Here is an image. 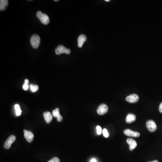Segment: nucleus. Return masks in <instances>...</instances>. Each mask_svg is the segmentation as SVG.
<instances>
[{
  "instance_id": "nucleus-23",
  "label": "nucleus",
  "mask_w": 162,
  "mask_h": 162,
  "mask_svg": "<svg viewBox=\"0 0 162 162\" xmlns=\"http://www.w3.org/2000/svg\"><path fill=\"white\" fill-rule=\"evenodd\" d=\"M159 111L160 112V113L162 114V102L160 104L159 107Z\"/></svg>"
},
{
  "instance_id": "nucleus-21",
  "label": "nucleus",
  "mask_w": 162,
  "mask_h": 162,
  "mask_svg": "<svg viewBox=\"0 0 162 162\" xmlns=\"http://www.w3.org/2000/svg\"><path fill=\"white\" fill-rule=\"evenodd\" d=\"M23 89L24 91H27L29 88V85L28 84L24 83L23 86Z\"/></svg>"
},
{
  "instance_id": "nucleus-24",
  "label": "nucleus",
  "mask_w": 162,
  "mask_h": 162,
  "mask_svg": "<svg viewBox=\"0 0 162 162\" xmlns=\"http://www.w3.org/2000/svg\"><path fill=\"white\" fill-rule=\"evenodd\" d=\"M28 83H29V81L28 80L26 79L24 80V83L28 84Z\"/></svg>"
},
{
  "instance_id": "nucleus-13",
  "label": "nucleus",
  "mask_w": 162,
  "mask_h": 162,
  "mask_svg": "<svg viewBox=\"0 0 162 162\" xmlns=\"http://www.w3.org/2000/svg\"><path fill=\"white\" fill-rule=\"evenodd\" d=\"M87 40V37L84 35H81L78 38V46L79 48H82L83 45L84 43L86 42Z\"/></svg>"
},
{
  "instance_id": "nucleus-28",
  "label": "nucleus",
  "mask_w": 162,
  "mask_h": 162,
  "mask_svg": "<svg viewBox=\"0 0 162 162\" xmlns=\"http://www.w3.org/2000/svg\"><path fill=\"white\" fill-rule=\"evenodd\" d=\"M58 1V0H55V1Z\"/></svg>"
},
{
  "instance_id": "nucleus-27",
  "label": "nucleus",
  "mask_w": 162,
  "mask_h": 162,
  "mask_svg": "<svg viewBox=\"0 0 162 162\" xmlns=\"http://www.w3.org/2000/svg\"><path fill=\"white\" fill-rule=\"evenodd\" d=\"M105 1H107V2H110V0H105Z\"/></svg>"
},
{
  "instance_id": "nucleus-12",
  "label": "nucleus",
  "mask_w": 162,
  "mask_h": 162,
  "mask_svg": "<svg viewBox=\"0 0 162 162\" xmlns=\"http://www.w3.org/2000/svg\"><path fill=\"white\" fill-rule=\"evenodd\" d=\"M136 120V116L135 114H128L126 118V122L128 124H130L132 122L135 121Z\"/></svg>"
},
{
  "instance_id": "nucleus-25",
  "label": "nucleus",
  "mask_w": 162,
  "mask_h": 162,
  "mask_svg": "<svg viewBox=\"0 0 162 162\" xmlns=\"http://www.w3.org/2000/svg\"><path fill=\"white\" fill-rule=\"evenodd\" d=\"M91 162H97V160L95 159H91Z\"/></svg>"
},
{
  "instance_id": "nucleus-14",
  "label": "nucleus",
  "mask_w": 162,
  "mask_h": 162,
  "mask_svg": "<svg viewBox=\"0 0 162 162\" xmlns=\"http://www.w3.org/2000/svg\"><path fill=\"white\" fill-rule=\"evenodd\" d=\"M8 4V1L7 0H1L0 1V10L4 11L6 9Z\"/></svg>"
},
{
  "instance_id": "nucleus-20",
  "label": "nucleus",
  "mask_w": 162,
  "mask_h": 162,
  "mask_svg": "<svg viewBox=\"0 0 162 162\" xmlns=\"http://www.w3.org/2000/svg\"><path fill=\"white\" fill-rule=\"evenodd\" d=\"M48 162H60V160L59 158L57 157H54L52 158V159L49 160Z\"/></svg>"
},
{
  "instance_id": "nucleus-5",
  "label": "nucleus",
  "mask_w": 162,
  "mask_h": 162,
  "mask_svg": "<svg viewBox=\"0 0 162 162\" xmlns=\"http://www.w3.org/2000/svg\"><path fill=\"white\" fill-rule=\"evenodd\" d=\"M108 110V108L107 105L104 104H102L98 108L97 112L99 115H104L105 114L107 113Z\"/></svg>"
},
{
  "instance_id": "nucleus-18",
  "label": "nucleus",
  "mask_w": 162,
  "mask_h": 162,
  "mask_svg": "<svg viewBox=\"0 0 162 162\" xmlns=\"http://www.w3.org/2000/svg\"><path fill=\"white\" fill-rule=\"evenodd\" d=\"M96 128H97V134L99 135L101 134V133L102 132V128H101V127L99 126H97Z\"/></svg>"
},
{
  "instance_id": "nucleus-3",
  "label": "nucleus",
  "mask_w": 162,
  "mask_h": 162,
  "mask_svg": "<svg viewBox=\"0 0 162 162\" xmlns=\"http://www.w3.org/2000/svg\"><path fill=\"white\" fill-rule=\"evenodd\" d=\"M55 52H56V54L57 55H61L63 53L66 54H69L71 53V51L69 49H67L65 46L62 45H60L56 49Z\"/></svg>"
},
{
  "instance_id": "nucleus-10",
  "label": "nucleus",
  "mask_w": 162,
  "mask_h": 162,
  "mask_svg": "<svg viewBox=\"0 0 162 162\" xmlns=\"http://www.w3.org/2000/svg\"><path fill=\"white\" fill-rule=\"evenodd\" d=\"M127 142L129 145V149L131 151H132L133 149H135L137 146L136 142L133 139H127Z\"/></svg>"
},
{
  "instance_id": "nucleus-4",
  "label": "nucleus",
  "mask_w": 162,
  "mask_h": 162,
  "mask_svg": "<svg viewBox=\"0 0 162 162\" xmlns=\"http://www.w3.org/2000/svg\"><path fill=\"white\" fill-rule=\"evenodd\" d=\"M146 126L150 132H155L157 129V125L156 124L155 122L152 120H149L146 122Z\"/></svg>"
},
{
  "instance_id": "nucleus-26",
  "label": "nucleus",
  "mask_w": 162,
  "mask_h": 162,
  "mask_svg": "<svg viewBox=\"0 0 162 162\" xmlns=\"http://www.w3.org/2000/svg\"><path fill=\"white\" fill-rule=\"evenodd\" d=\"M159 162L158 160H154V161H152V162Z\"/></svg>"
},
{
  "instance_id": "nucleus-22",
  "label": "nucleus",
  "mask_w": 162,
  "mask_h": 162,
  "mask_svg": "<svg viewBox=\"0 0 162 162\" xmlns=\"http://www.w3.org/2000/svg\"><path fill=\"white\" fill-rule=\"evenodd\" d=\"M57 121H58L59 122H60L62 121L63 118L62 117V116L60 115V116L59 117H58V118H57Z\"/></svg>"
},
{
  "instance_id": "nucleus-2",
  "label": "nucleus",
  "mask_w": 162,
  "mask_h": 162,
  "mask_svg": "<svg viewBox=\"0 0 162 162\" xmlns=\"http://www.w3.org/2000/svg\"><path fill=\"white\" fill-rule=\"evenodd\" d=\"M30 43L34 49H37L40 43V38L38 35L34 34L30 39Z\"/></svg>"
},
{
  "instance_id": "nucleus-1",
  "label": "nucleus",
  "mask_w": 162,
  "mask_h": 162,
  "mask_svg": "<svg viewBox=\"0 0 162 162\" xmlns=\"http://www.w3.org/2000/svg\"><path fill=\"white\" fill-rule=\"evenodd\" d=\"M37 16L43 24L47 25L49 23V17L46 14H43L40 11L37 12Z\"/></svg>"
},
{
  "instance_id": "nucleus-16",
  "label": "nucleus",
  "mask_w": 162,
  "mask_h": 162,
  "mask_svg": "<svg viewBox=\"0 0 162 162\" xmlns=\"http://www.w3.org/2000/svg\"><path fill=\"white\" fill-rule=\"evenodd\" d=\"M30 90L32 91V93H35L39 90V87L37 85L31 84L30 85Z\"/></svg>"
},
{
  "instance_id": "nucleus-11",
  "label": "nucleus",
  "mask_w": 162,
  "mask_h": 162,
  "mask_svg": "<svg viewBox=\"0 0 162 162\" xmlns=\"http://www.w3.org/2000/svg\"><path fill=\"white\" fill-rule=\"evenodd\" d=\"M43 117L46 122L47 124H49L52 120V115L49 112H45L43 113Z\"/></svg>"
},
{
  "instance_id": "nucleus-15",
  "label": "nucleus",
  "mask_w": 162,
  "mask_h": 162,
  "mask_svg": "<svg viewBox=\"0 0 162 162\" xmlns=\"http://www.w3.org/2000/svg\"><path fill=\"white\" fill-rule=\"evenodd\" d=\"M15 112H16V116H20L21 115V114L22 111L21 110L19 105L18 104H15Z\"/></svg>"
},
{
  "instance_id": "nucleus-8",
  "label": "nucleus",
  "mask_w": 162,
  "mask_h": 162,
  "mask_svg": "<svg viewBox=\"0 0 162 162\" xmlns=\"http://www.w3.org/2000/svg\"><path fill=\"white\" fill-rule=\"evenodd\" d=\"M139 100V97L138 95L133 94L131 95L130 96H128L126 98V100L127 102L130 103H136Z\"/></svg>"
},
{
  "instance_id": "nucleus-19",
  "label": "nucleus",
  "mask_w": 162,
  "mask_h": 162,
  "mask_svg": "<svg viewBox=\"0 0 162 162\" xmlns=\"http://www.w3.org/2000/svg\"><path fill=\"white\" fill-rule=\"evenodd\" d=\"M102 132H103V135L105 138H108L109 135H108V132L107 130L106 129H103Z\"/></svg>"
},
{
  "instance_id": "nucleus-9",
  "label": "nucleus",
  "mask_w": 162,
  "mask_h": 162,
  "mask_svg": "<svg viewBox=\"0 0 162 162\" xmlns=\"http://www.w3.org/2000/svg\"><path fill=\"white\" fill-rule=\"evenodd\" d=\"M24 138L26 139L27 142L29 143L32 142L34 139V135L33 133L30 131L26 130H24Z\"/></svg>"
},
{
  "instance_id": "nucleus-7",
  "label": "nucleus",
  "mask_w": 162,
  "mask_h": 162,
  "mask_svg": "<svg viewBox=\"0 0 162 162\" xmlns=\"http://www.w3.org/2000/svg\"><path fill=\"white\" fill-rule=\"evenodd\" d=\"M124 133L126 136H132L134 138H139L140 136V133L137 132H134L130 129H125L124 131Z\"/></svg>"
},
{
  "instance_id": "nucleus-6",
  "label": "nucleus",
  "mask_w": 162,
  "mask_h": 162,
  "mask_svg": "<svg viewBox=\"0 0 162 162\" xmlns=\"http://www.w3.org/2000/svg\"><path fill=\"white\" fill-rule=\"evenodd\" d=\"M16 140L15 136L14 135H11L5 141L4 145V147L5 149H9L11 148V145L15 142Z\"/></svg>"
},
{
  "instance_id": "nucleus-17",
  "label": "nucleus",
  "mask_w": 162,
  "mask_h": 162,
  "mask_svg": "<svg viewBox=\"0 0 162 162\" xmlns=\"http://www.w3.org/2000/svg\"><path fill=\"white\" fill-rule=\"evenodd\" d=\"M52 115L55 118H58L60 116V110L58 108H56L52 111Z\"/></svg>"
}]
</instances>
